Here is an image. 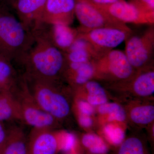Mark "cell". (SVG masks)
<instances>
[{"instance_id":"obj_1","label":"cell","mask_w":154,"mask_h":154,"mask_svg":"<svg viewBox=\"0 0 154 154\" xmlns=\"http://www.w3.org/2000/svg\"><path fill=\"white\" fill-rule=\"evenodd\" d=\"M34 40L17 66L22 75L51 81H59L63 75L66 60L63 52L47 39L33 31Z\"/></svg>"},{"instance_id":"obj_2","label":"cell","mask_w":154,"mask_h":154,"mask_svg":"<svg viewBox=\"0 0 154 154\" xmlns=\"http://www.w3.org/2000/svg\"><path fill=\"white\" fill-rule=\"evenodd\" d=\"M34 40L28 30L8 6L0 4V52L18 64Z\"/></svg>"},{"instance_id":"obj_3","label":"cell","mask_w":154,"mask_h":154,"mask_svg":"<svg viewBox=\"0 0 154 154\" xmlns=\"http://www.w3.org/2000/svg\"><path fill=\"white\" fill-rule=\"evenodd\" d=\"M28 89L42 109L58 120L67 116L69 103L59 87V81H51L22 75Z\"/></svg>"},{"instance_id":"obj_4","label":"cell","mask_w":154,"mask_h":154,"mask_svg":"<svg viewBox=\"0 0 154 154\" xmlns=\"http://www.w3.org/2000/svg\"><path fill=\"white\" fill-rule=\"evenodd\" d=\"M21 110L22 122L34 128L54 129L57 120L38 106L22 75L14 90Z\"/></svg>"},{"instance_id":"obj_5","label":"cell","mask_w":154,"mask_h":154,"mask_svg":"<svg viewBox=\"0 0 154 154\" xmlns=\"http://www.w3.org/2000/svg\"><path fill=\"white\" fill-rule=\"evenodd\" d=\"M75 15L81 25V28L78 29L80 32L105 27L131 31L125 24L113 19L102 9L87 0H76Z\"/></svg>"},{"instance_id":"obj_6","label":"cell","mask_w":154,"mask_h":154,"mask_svg":"<svg viewBox=\"0 0 154 154\" xmlns=\"http://www.w3.org/2000/svg\"><path fill=\"white\" fill-rule=\"evenodd\" d=\"M131 32L121 28L105 27L85 32L79 31V34L89 42L94 49L102 56L125 41Z\"/></svg>"},{"instance_id":"obj_7","label":"cell","mask_w":154,"mask_h":154,"mask_svg":"<svg viewBox=\"0 0 154 154\" xmlns=\"http://www.w3.org/2000/svg\"><path fill=\"white\" fill-rule=\"evenodd\" d=\"M154 30L151 29L141 36H129L126 38L124 52L134 68L141 67L149 61L154 48Z\"/></svg>"},{"instance_id":"obj_8","label":"cell","mask_w":154,"mask_h":154,"mask_svg":"<svg viewBox=\"0 0 154 154\" xmlns=\"http://www.w3.org/2000/svg\"><path fill=\"white\" fill-rule=\"evenodd\" d=\"M95 5L105 11L113 19L124 24L154 23V13L143 11L132 3L125 0H120L106 5Z\"/></svg>"},{"instance_id":"obj_9","label":"cell","mask_w":154,"mask_h":154,"mask_svg":"<svg viewBox=\"0 0 154 154\" xmlns=\"http://www.w3.org/2000/svg\"><path fill=\"white\" fill-rule=\"evenodd\" d=\"M40 34L63 53L69 49L78 37V29L62 23L41 22L32 31Z\"/></svg>"},{"instance_id":"obj_10","label":"cell","mask_w":154,"mask_h":154,"mask_svg":"<svg viewBox=\"0 0 154 154\" xmlns=\"http://www.w3.org/2000/svg\"><path fill=\"white\" fill-rule=\"evenodd\" d=\"M50 128H32L28 139V154H56L60 150L61 134Z\"/></svg>"},{"instance_id":"obj_11","label":"cell","mask_w":154,"mask_h":154,"mask_svg":"<svg viewBox=\"0 0 154 154\" xmlns=\"http://www.w3.org/2000/svg\"><path fill=\"white\" fill-rule=\"evenodd\" d=\"M47 0H13L10 8L28 30L32 31L41 22Z\"/></svg>"},{"instance_id":"obj_12","label":"cell","mask_w":154,"mask_h":154,"mask_svg":"<svg viewBox=\"0 0 154 154\" xmlns=\"http://www.w3.org/2000/svg\"><path fill=\"white\" fill-rule=\"evenodd\" d=\"M76 2V0H47L41 22L70 25L75 17Z\"/></svg>"},{"instance_id":"obj_13","label":"cell","mask_w":154,"mask_h":154,"mask_svg":"<svg viewBox=\"0 0 154 154\" xmlns=\"http://www.w3.org/2000/svg\"><path fill=\"white\" fill-rule=\"evenodd\" d=\"M98 59L99 62L107 65L110 72L118 79H125L132 74L134 68L122 51L111 50Z\"/></svg>"},{"instance_id":"obj_14","label":"cell","mask_w":154,"mask_h":154,"mask_svg":"<svg viewBox=\"0 0 154 154\" xmlns=\"http://www.w3.org/2000/svg\"><path fill=\"white\" fill-rule=\"evenodd\" d=\"M66 63H84L101 56L89 42L78 34L70 47L64 53Z\"/></svg>"},{"instance_id":"obj_15","label":"cell","mask_w":154,"mask_h":154,"mask_svg":"<svg viewBox=\"0 0 154 154\" xmlns=\"http://www.w3.org/2000/svg\"><path fill=\"white\" fill-rule=\"evenodd\" d=\"M7 130V139L0 154H28V140L22 128L14 125Z\"/></svg>"},{"instance_id":"obj_16","label":"cell","mask_w":154,"mask_h":154,"mask_svg":"<svg viewBox=\"0 0 154 154\" xmlns=\"http://www.w3.org/2000/svg\"><path fill=\"white\" fill-rule=\"evenodd\" d=\"M14 90L0 92V122H22L20 106Z\"/></svg>"},{"instance_id":"obj_17","label":"cell","mask_w":154,"mask_h":154,"mask_svg":"<svg viewBox=\"0 0 154 154\" xmlns=\"http://www.w3.org/2000/svg\"><path fill=\"white\" fill-rule=\"evenodd\" d=\"M20 79L14 61L0 52V92L14 91Z\"/></svg>"},{"instance_id":"obj_18","label":"cell","mask_w":154,"mask_h":154,"mask_svg":"<svg viewBox=\"0 0 154 154\" xmlns=\"http://www.w3.org/2000/svg\"><path fill=\"white\" fill-rule=\"evenodd\" d=\"M95 72L90 62L84 63H66L63 75H66L72 84L84 85L93 77Z\"/></svg>"},{"instance_id":"obj_19","label":"cell","mask_w":154,"mask_h":154,"mask_svg":"<svg viewBox=\"0 0 154 154\" xmlns=\"http://www.w3.org/2000/svg\"><path fill=\"white\" fill-rule=\"evenodd\" d=\"M133 89L139 96H150L154 93V72L149 71L140 75L135 80Z\"/></svg>"},{"instance_id":"obj_20","label":"cell","mask_w":154,"mask_h":154,"mask_svg":"<svg viewBox=\"0 0 154 154\" xmlns=\"http://www.w3.org/2000/svg\"><path fill=\"white\" fill-rule=\"evenodd\" d=\"M85 84L88 92V102L91 105H102L107 103V99L105 90L99 83L90 81Z\"/></svg>"},{"instance_id":"obj_21","label":"cell","mask_w":154,"mask_h":154,"mask_svg":"<svg viewBox=\"0 0 154 154\" xmlns=\"http://www.w3.org/2000/svg\"><path fill=\"white\" fill-rule=\"evenodd\" d=\"M82 143L85 147L94 154H107L109 148L104 141L98 136L94 134L84 135Z\"/></svg>"},{"instance_id":"obj_22","label":"cell","mask_w":154,"mask_h":154,"mask_svg":"<svg viewBox=\"0 0 154 154\" xmlns=\"http://www.w3.org/2000/svg\"><path fill=\"white\" fill-rule=\"evenodd\" d=\"M131 117L132 121L137 124H149L154 119V107L145 105L134 107L131 112Z\"/></svg>"},{"instance_id":"obj_23","label":"cell","mask_w":154,"mask_h":154,"mask_svg":"<svg viewBox=\"0 0 154 154\" xmlns=\"http://www.w3.org/2000/svg\"><path fill=\"white\" fill-rule=\"evenodd\" d=\"M120 144L117 154H148L143 142L138 138H128Z\"/></svg>"},{"instance_id":"obj_24","label":"cell","mask_w":154,"mask_h":154,"mask_svg":"<svg viewBox=\"0 0 154 154\" xmlns=\"http://www.w3.org/2000/svg\"><path fill=\"white\" fill-rule=\"evenodd\" d=\"M101 114H109V121L123 122L126 119V113L120 105L115 103H105L100 105L99 108Z\"/></svg>"},{"instance_id":"obj_25","label":"cell","mask_w":154,"mask_h":154,"mask_svg":"<svg viewBox=\"0 0 154 154\" xmlns=\"http://www.w3.org/2000/svg\"><path fill=\"white\" fill-rule=\"evenodd\" d=\"M104 132L108 139L114 145L120 144L125 137L124 131L120 128L112 125H107L105 127Z\"/></svg>"},{"instance_id":"obj_26","label":"cell","mask_w":154,"mask_h":154,"mask_svg":"<svg viewBox=\"0 0 154 154\" xmlns=\"http://www.w3.org/2000/svg\"><path fill=\"white\" fill-rule=\"evenodd\" d=\"M75 138L74 135L69 133L61 134L60 150L68 152L72 150L75 144Z\"/></svg>"},{"instance_id":"obj_27","label":"cell","mask_w":154,"mask_h":154,"mask_svg":"<svg viewBox=\"0 0 154 154\" xmlns=\"http://www.w3.org/2000/svg\"><path fill=\"white\" fill-rule=\"evenodd\" d=\"M129 2L143 11L154 13V0H130Z\"/></svg>"},{"instance_id":"obj_28","label":"cell","mask_w":154,"mask_h":154,"mask_svg":"<svg viewBox=\"0 0 154 154\" xmlns=\"http://www.w3.org/2000/svg\"><path fill=\"white\" fill-rule=\"evenodd\" d=\"M77 105L81 114L90 116L94 113V107L88 102L81 100L78 102Z\"/></svg>"},{"instance_id":"obj_29","label":"cell","mask_w":154,"mask_h":154,"mask_svg":"<svg viewBox=\"0 0 154 154\" xmlns=\"http://www.w3.org/2000/svg\"><path fill=\"white\" fill-rule=\"evenodd\" d=\"M79 121L82 126L85 128L90 127L93 124V120L89 116L80 113Z\"/></svg>"},{"instance_id":"obj_30","label":"cell","mask_w":154,"mask_h":154,"mask_svg":"<svg viewBox=\"0 0 154 154\" xmlns=\"http://www.w3.org/2000/svg\"><path fill=\"white\" fill-rule=\"evenodd\" d=\"M8 130L4 126V123L0 122V152L5 143Z\"/></svg>"},{"instance_id":"obj_31","label":"cell","mask_w":154,"mask_h":154,"mask_svg":"<svg viewBox=\"0 0 154 154\" xmlns=\"http://www.w3.org/2000/svg\"><path fill=\"white\" fill-rule=\"evenodd\" d=\"M96 5H106L113 4L120 0H87Z\"/></svg>"},{"instance_id":"obj_32","label":"cell","mask_w":154,"mask_h":154,"mask_svg":"<svg viewBox=\"0 0 154 154\" xmlns=\"http://www.w3.org/2000/svg\"><path fill=\"white\" fill-rule=\"evenodd\" d=\"M12 1L13 0H0V4H4L9 7Z\"/></svg>"}]
</instances>
